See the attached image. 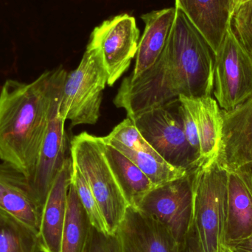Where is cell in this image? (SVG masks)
<instances>
[{"label":"cell","mask_w":252,"mask_h":252,"mask_svg":"<svg viewBox=\"0 0 252 252\" xmlns=\"http://www.w3.org/2000/svg\"><path fill=\"white\" fill-rule=\"evenodd\" d=\"M139 31L134 17L118 15L96 27L88 45L97 50L108 73V85L113 86L128 69L136 56Z\"/></svg>","instance_id":"obj_9"},{"label":"cell","mask_w":252,"mask_h":252,"mask_svg":"<svg viewBox=\"0 0 252 252\" xmlns=\"http://www.w3.org/2000/svg\"><path fill=\"white\" fill-rule=\"evenodd\" d=\"M230 27L237 39L252 56V0L235 7Z\"/></svg>","instance_id":"obj_25"},{"label":"cell","mask_w":252,"mask_h":252,"mask_svg":"<svg viewBox=\"0 0 252 252\" xmlns=\"http://www.w3.org/2000/svg\"><path fill=\"white\" fill-rule=\"evenodd\" d=\"M216 160L229 172L252 164V97L232 110H222L221 140Z\"/></svg>","instance_id":"obj_10"},{"label":"cell","mask_w":252,"mask_h":252,"mask_svg":"<svg viewBox=\"0 0 252 252\" xmlns=\"http://www.w3.org/2000/svg\"><path fill=\"white\" fill-rule=\"evenodd\" d=\"M176 7L198 28L216 53L230 28L234 0H176Z\"/></svg>","instance_id":"obj_15"},{"label":"cell","mask_w":252,"mask_h":252,"mask_svg":"<svg viewBox=\"0 0 252 252\" xmlns=\"http://www.w3.org/2000/svg\"><path fill=\"white\" fill-rule=\"evenodd\" d=\"M7 214H8V213H5V212L1 211V210H0V219H2V218H4V216Z\"/></svg>","instance_id":"obj_32"},{"label":"cell","mask_w":252,"mask_h":252,"mask_svg":"<svg viewBox=\"0 0 252 252\" xmlns=\"http://www.w3.org/2000/svg\"><path fill=\"white\" fill-rule=\"evenodd\" d=\"M233 252H252V236L227 244Z\"/></svg>","instance_id":"obj_29"},{"label":"cell","mask_w":252,"mask_h":252,"mask_svg":"<svg viewBox=\"0 0 252 252\" xmlns=\"http://www.w3.org/2000/svg\"><path fill=\"white\" fill-rule=\"evenodd\" d=\"M194 171L153 188L136 207L165 225L179 244L183 242L193 221Z\"/></svg>","instance_id":"obj_8"},{"label":"cell","mask_w":252,"mask_h":252,"mask_svg":"<svg viewBox=\"0 0 252 252\" xmlns=\"http://www.w3.org/2000/svg\"><path fill=\"white\" fill-rule=\"evenodd\" d=\"M145 140L168 164L188 172L201 165L185 136L179 101L144 112L131 119Z\"/></svg>","instance_id":"obj_6"},{"label":"cell","mask_w":252,"mask_h":252,"mask_svg":"<svg viewBox=\"0 0 252 252\" xmlns=\"http://www.w3.org/2000/svg\"><path fill=\"white\" fill-rule=\"evenodd\" d=\"M213 84V94L222 110H232L252 97V56L231 27L215 53Z\"/></svg>","instance_id":"obj_7"},{"label":"cell","mask_w":252,"mask_h":252,"mask_svg":"<svg viewBox=\"0 0 252 252\" xmlns=\"http://www.w3.org/2000/svg\"><path fill=\"white\" fill-rule=\"evenodd\" d=\"M0 210L39 230L42 209L34 198L26 175L10 163L0 164Z\"/></svg>","instance_id":"obj_13"},{"label":"cell","mask_w":252,"mask_h":252,"mask_svg":"<svg viewBox=\"0 0 252 252\" xmlns=\"http://www.w3.org/2000/svg\"><path fill=\"white\" fill-rule=\"evenodd\" d=\"M224 252H232V250H231L230 247H229V246L227 245V247H226V250H225Z\"/></svg>","instance_id":"obj_33"},{"label":"cell","mask_w":252,"mask_h":252,"mask_svg":"<svg viewBox=\"0 0 252 252\" xmlns=\"http://www.w3.org/2000/svg\"><path fill=\"white\" fill-rule=\"evenodd\" d=\"M92 226L90 218L71 182L61 252H84Z\"/></svg>","instance_id":"obj_20"},{"label":"cell","mask_w":252,"mask_h":252,"mask_svg":"<svg viewBox=\"0 0 252 252\" xmlns=\"http://www.w3.org/2000/svg\"><path fill=\"white\" fill-rule=\"evenodd\" d=\"M247 1H250V0H234V2H235V5L236 7V6L239 5V4L246 2Z\"/></svg>","instance_id":"obj_31"},{"label":"cell","mask_w":252,"mask_h":252,"mask_svg":"<svg viewBox=\"0 0 252 252\" xmlns=\"http://www.w3.org/2000/svg\"><path fill=\"white\" fill-rule=\"evenodd\" d=\"M179 112L182 118L185 136L189 145L200 155V143L195 121L188 108L179 101ZM201 159V158H200Z\"/></svg>","instance_id":"obj_27"},{"label":"cell","mask_w":252,"mask_h":252,"mask_svg":"<svg viewBox=\"0 0 252 252\" xmlns=\"http://www.w3.org/2000/svg\"><path fill=\"white\" fill-rule=\"evenodd\" d=\"M179 100L188 108L195 121L201 164L216 158L222 132V110L217 100L212 96L201 98L180 96Z\"/></svg>","instance_id":"obj_17"},{"label":"cell","mask_w":252,"mask_h":252,"mask_svg":"<svg viewBox=\"0 0 252 252\" xmlns=\"http://www.w3.org/2000/svg\"><path fill=\"white\" fill-rule=\"evenodd\" d=\"M229 172L216 158L193 173V223L203 252H224L227 247Z\"/></svg>","instance_id":"obj_3"},{"label":"cell","mask_w":252,"mask_h":252,"mask_svg":"<svg viewBox=\"0 0 252 252\" xmlns=\"http://www.w3.org/2000/svg\"><path fill=\"white\" fill-rule=\"evenodd\" d=\"M179 252H203L193 223L183 242L179 244Z\"/></svg>","instance_id":"obj_28"},{"label":"cell","mask_w":252,"mask_h":252,"mask_svg":"<svg viewBox=\"0 0 252 252\" xmlns=\"http://www.w3.org/2000/svg\"><path fill=\"white\" fill-rule=\"evenodd\" d=\"M116 233L121 252H179V244L165 225L130 206Z\"/></svg>","instance_id":"obj_12"},{"label":"cell","mask_w":252,"mask_h":252,"mask_svg":"<svg viewBox=\"0 0 252 252\" xmlns=\"http://www.w3.org/2000/svg\"><path fill=\"white\" fill-rule=\"evenodd\" d=\"M68 73L62 66L35 81L7 80L0 92V158L33 173L52 112L62 97Z\"/></svg>","instance_id":"obj_2"},{"label":"cell","mask_w":252,"mask_h":252,"mask_svg":"<svg viewBox=\"0 0 252 252\" xmlns=\"http://www.w3.org/2000/svg\"><path fill=\"white\" fill-rule=\"evenodd\" d=\"M108 73L97 50L87 45L77 69L68 73L59 104V117L71 125H93L98 121Z\"/></svg>","instance_id":"obj_5"},{"label":"cell","mask_w":252,"mask_h":252,"mask_svg":"<svg viewBox=\"0 0 252 252\" xmlns=\"http://www.w3.org/2000/svg\"><path fill=\"white\" fill-rule=\"evenodd\" d=\"M176 9L170 36L159 57L137 78H126L114 100L130 119L171 104L180 96L201 98L213 93L214 51L185 13Z\"/></svg>","instance_id":"obj_1"},{"label":"cell","mask_w":252,"mask_h":252,"mask_svg":"<svg viewBox=\"0 0 252 252\" xmlns=\"http://www.w3.org/2000/svg\"><path fill=\"white\" fill-rule=\"evenodd\" d=\"M236 172L239 173L252 192V163L243 166Z\"/></svg>","instance_id":"obj_30"},{"label":"cell","mask_w":252,"mask_h":252,"mask_svg":"<svg viewBox=\"0 0 252 252\" xmlns=\"http://www.w3.org/2000/svg\"><path fill=\"white\" fill-rule=\"evenodd\" d=\"M0 252H42L38 231L6 215L0 219Z\"/></svg>","instance_id":"obj_22"},{"label":"cell","mask_w":252,"mask_h":252,"mask_svg":"<svg viewBox=\"0 0 252 252\" xmlns=\"http://www.w3.org/2000/svg\"><path fill=\"white\" fill-rule=\"evenodd\" d=\"M100 138L105 157L127 204L136 208L143 197L155 186L131 160Z\"/></svg>","instance_id":"obj_19"},{"label":"cell","mask_w":252,"mask_h":252,"mask_svg":"<svg viewBox=\"0 0 252 252\" xmlns=\"http://www.w3.org/2000/svg\"><path fill=\"white\" fill-rule=\"evenodd\" d=\"M84 252H121L117 233H105L92 226Z\"/></svg>","instance_id":"obj_26"},{"label":"cell","mask_w":252,"mask_h":252,"mask_svg":"<svg viewBox=\"0 0 252 252\" xmlns=\"http://www.w3.org/2000/svg\"><path fill=\"white\" fill-rule=\"evenodd\" d=\"M60 100L53 107L38 161L29 183L37 204L43 210L52 185L66 160L64 121L59 117Z\"/></svg>","instance_id":"obj_11"},{"label":"cell","mask_w":252,"mask_h":252,"mask_svg":"<svg viewBox=\"0 0 252 252\" xmlns=\"http://www.w3.org/2000/svg\"><path fill=\"white\" fill-rule=\"evenodd\" d=\"M252 236V192L238 172L229 171L227 193V244Z\"/></svg>","instance_id":"obj_18"},{"label":"cell","mask_w":252,"mask_h":252,"mask_svg":"<svg viewBox=\"0 0 252 252\" xmlns=\"http://www.w3.org/2000/svg\"><path fill=\"white\" fill-rule=\"evenodd\" d=\"M72 170V159L66 158L43 207L38 230L42 252H61Z\"/></svg>","instance_id":"obj_14"},{"label":"cell","mask_w":252,"mask_h":252,"mask_svg":"<svg viewBox=\"0 0 252 252\" xmlns=\"http://www.w3.org/2000/svg\"><path fill=\"white\" fill-rule=\"evenodd\" d=\"M71 159L88 183L108 232L116 233L128 204L105 157L101 138L83 132L71 141Z\"/></svg>","instance_id":"obj_4"},{"label":"cell","mask_w":252,"mask_h":252,"mask_svg":"<svg viewBox=\"0 0 252 252\" xmlns=\"http://www.w3.org/2000/svg\"><path fill=\"white\" fill-rule=\"evenodd\" d=\"M106 137L120 142L132 151L158 154L145 140L133 121L129 118L117 126Z\"/></svg>","instance_id":"obj_24"},{"label":"cell","mask_w":252,"mask_h":252,"mask_svg":"<svg viewBox=\"0 0 252 252\" xmlns=\"http://www.w3.org/2000/svg\"><path fill=\"white\" fill-rule=\"evenodd\" d=\"M176 11V7H170L142 15L145 31L138 44L136 63L130 78H137L159 57L170 36Z\"/></svg>","instance_id":"obj_16"},{"label":"cell","mask_w":252,"mask_h":252,"mask_svg":"<svg viewBox=\"0 0 252 252\" xmlns=\"http://www.w3.org/2000/svg\"><path fill=\"white\" fill-rule=\"evenodd\" d=\"M102 139L131 160L148 176L155 187L183 177L190 173L183 169L173 167L164 161L158 154L132 151L120 142L108 139L106 136L102 137Z\"/></svg>","instance_id":"obj_21"},{"label":"cell","mask_w":252,"mask_h":252,"mask_svg":"<svg viewBox=\"0 0 252 252\" xmlns=\"http://www.w3.org/2000/svg\"><path fill=\"white\" fill-rule=\"evenodd\" d=\"M71 182L76 189L80 201L85 209L93 226L105 233H109L104 218L88 183L78 170V167L73 163Z\"/></svg>","instance_id":"obj_23"}]
</instances>
